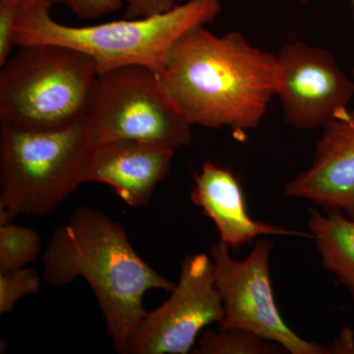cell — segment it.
<instances>
[{"label":"cell","instance_id":"1","mask_svg":"<svg viewBox=\"0 0 354 354\" xmlns=\"http://www.w3.org/2000/svg\"><path fill=\"white\" fill-rule=\"evenodd\" d=\"M158 76L191 124L241 136L259 125L276 95L278 62L241 32L218 37L199 26L177 39Z\"/></svg>","mask_w":354,"mask_h":354},{"label":"cell","instance_id":"2","mask_svg":"<svg viewBox=\"0 0 354 354\" xmlns=\"http://www.w3.org/2000/svg\"><path fill=\"white\" fill-rule=\"evenodd\" d=\"M44 279L64 286L87 281L104 316L113 348L128 344L147 311L149 290L171 292L174 283L151 267L135 250L120 223L99 209L81 207L58 225L43 256Z\"/></svg>","mask_w":354,"mask_h":354},{"label":"cell","instance_id":"3","mask_svg":"<svg viewBox=\"0 0 354 354\" xmlns=\"http://www.w3.org/2000/svg\"><path fill=\"white\" fill-rule=\"evenodd\" d=\"M53 4L51 0H21L16 44L68 46L94 58L97 74L128 65H141L160 73L177 39L214 22L221 9V0H189L151 18L73 27L53 20Z\"/></svg>","mask_w":354,"mask_h":354},{"label":"cell","instance_id":"4","mask_svg":"<svg viewBox=\"0 0 354 354\" xmlns=\"http://www.w3.org/2000/svg\"><path fill=\"white\" fill-rule=\"evenodd\" d=\"M92 146L83 118L53 129L0 120V225L55 211L82 184Z\"/></svg>","mask_w":354,"mask_h":354},{"label":"cell","instance_id":"5","mask_svg":"<svg viewBox=\"0 0 354 354\" xmlns=\"http://www.w3.org/2000/svg\"><path fill=\"white\" fill-rule=\"evenodd\" d=\"M0 71V120L53 129L83 118L97 75L94 58L57 44H30Z\"/></svg>","mask_w":354,"mask_h":354},{"label":"cell","instance_id":"6","mask_svg":"<svg viewBox=\"0 0 354 354\" xmlns=\"http://www.w3.org/2000/svg\"><path fill=\"white\" fill-rule=\"evenodd\" d=\"M83 120L95 144L131 141L176 149L191 145L189 120L153 70L128 65L95 77Z\"/></svg>","mask_w":354,"mask_h":354},{"label":"cell","instance_id":"7","mask_svg":"<svg viewBox=\"0 0 354 354\" xmlns=\"http://www.w3.org/2000/svg\"><path fill=\"white\" fill-rule=\"evenodd\" d=\"M272 242L260 237L243 260L218 241L211 249L216 285L223 302L220 330L242 329L274 342L291 354H335L332 342L320 344L302 339L279 313L270 274Z\"/></svg>","mask_w":354,"mask_h":354},{"label":"cell","instance_id":"8","mask_svg":"<svg viewBox=\"0 0 354 354\" xmlns=\"http://www.w3.org/2000/svg\"><path fill=\"white\" fill-rule=\"evenodd\" d=\"M223 316L211 256H188L171 297L157 309L147 311L127 354L188 353L201 330L220 323Z\"/></svg>","mask_w":354,"mask_h":354},{"label":"cell","instance_id":"9","mask_svg":"<svg viewBox=\"0 0 354 354\" xmlns=\"http://www.w3.org/2000/svg\"><path fill=\"white\" fill-rule=\"evenodd\" d=\"M277 62L276 95L291 127L323 129L348 109L354 81L330 50L295 41L279 50Z\"/></svg>","mask_w":354,"mask_h":354},{"label":"cell","instance_id":"10","mask_svg":"<svg viewBox=\"0 0 354 354\" xmlns=\"http://www.w3.org/2000/svg\"><path fill=\"white\" fill-rule=\"evenodd\" d=\"M286 197L308 200L354 220V111L323 128L311 164L286 186Z\"/></svg>","mask_w":354,"mask_h":354},{"label":"cell","instance_id":"11","mask_svg":"<svg viewBox=\"0 0 354 354\" xmlns=\"http://www.w3.org/2000/svg\"><path fill=\"white\" fill-rule=\"evenodd\" d=\"M174 151L140 142L95 144L86 158L81 181L106 184L123 202L142 208L171 171Z\"/></svg>","mask_w":354,"mask_h":354},{"label":"cell","instance_id":"12","mask_svg":"<svg viewBox=\"0 0 354 354\" xmlns=\"http://www.w3.org/2000/svg\"><path fill=\"white\" fill-rule=\"evenodd\" d=\"M191 200L213 221L220 241L230 248L267 235L311 237V234L254 220L247 211L239 179L230 169L211 160L205 162L201 171L195 176Z\"/></svg>","mask_w":354,"mask_h":354},{"label":"cell","instance_id":"13","mask_svg":"<svg viewBox=\"0 0 354 354\" xmlns=\"http://www.w3.org/2000/svg\"><path fill=\"white\" fill-rule=\"evenodd\" d=\"M308 228L322 265L354 301V220L341 212L310 209Z\"/></svg>","mask_w":354,"mask_h":354},{"label":"cell","instance_id":"14","mask_svg":"<svg viewBox=\"0 0 354 354\" xmlns=\"http://www.w3.org/2000/svg\"><path fill=\"white\" fill-rule=\"evenodd\" d=\"M274 342L242 329L206 330L193 348L195 354H272L285 353Z\"/></svg>","mask_w":354,"mask_h":354},{"label":"cell","instance_id":"15","mask_svg":"<svg viewBox=\"0 0 354 354\" xmlns=\"http://www.w3.org/2000/svg\"><path fill=\"white\" fill-rule=\"evenodd\" d=\"M41 250L39 235L32 228L13 223L0 225V272L24 268Z\"/></svg>","mask_w":354,"mask_h":354},{"label":"cell","instance_id":"16","mask_svg":"<svg viewBox=\"0 0 354 354\" xmlns=\"http://www.w3.org/2000/svg\"><path fill=\"white\" fill-rule=\"evenodd\" d=\"M41 278L32 269L21 268L0 272V314L6 315L27 295L38 293Z\"/></svg>","mask_w":354,"mask_h":354},{"label":"cell","instance_id":"17","mask_svg":"<svg viewBox=\"0 0 354 354\" xmlns=\"http://www.w3.org/2000/svg\"><path fill=\"white\" fill-rule=\"evenodd\" d=\"M21 0H0V66H3L16 44V25Z\"/></svg>","mask_w":354,"mask_h":354},{"label":"cell","instance_id":"18","mask_svg":"<svg viewBox=\"0 0 354 354\" xmlns=\"http://www.w3.org/2000/svg\"><path fill=\"white\" fill-rule=\"evenodd\" d=\"M80 20H95L102 16L118 12L122 0H59Z\"/></svg>","mask_w":354,"mask_h":354},{"label":"cell","instance_id":"19","mask_svg":"<svg viewBox=\"0 0 354 354\" xmlns=\"http://www.w3.org/2000/svg\"><path fill=\"white\" fill-rule=\"evenodd\" d=\"M180 0H125V19H143L169 12Z\"/></svg>","mask_w":354,"mask_h":354},{"label":"cell","instance_id":"20","mask_svg":"<svg viewBox=\"0 0 354 354\" xmlns=\"http://www.w3.org/2000/svg\"><path fill=\"white\" fill-rule=\"evenodd\" d=\"M295 1L308 2V1H309V0H295Z\"/></svg>","mask_w":354,"mask_h":354},{"label":"cell","instance_id":"21","mask_svg":"<svg viewBox=\"0 0 354 354\" xmlns=\"http://www.w3.org/2000/svg\"><path fill=\"white\" fill-rule=\"evenodd\" d=\"M51 1L55 2V3H59V0H51Z\"/></svg>","mask_w":354,"mask_h":354},{"label":"cell","instance_id":"22","mask_svg":"<svg viewBox=\"0 0 354 354\" xmlns=\"http://www.w3.org/2000/svg\"><path fill=\"white\" fill-rule=\"evenodd\" d=\"M353 3H354V0H353Z\"/></svg>","mask_w":354,"mask_h":354}]
</instances>
